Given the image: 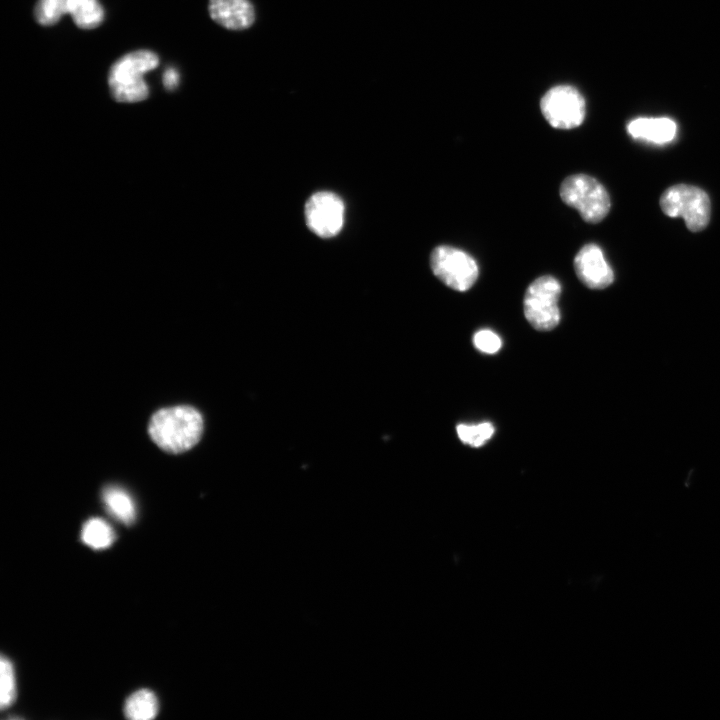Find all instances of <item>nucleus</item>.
Returning <instances> with one entry per match:
<instances>
[{
	"instance_id": "10",
	"label": "nucleus",
	"mask_w": 720,
	"mask_h": 720,
	"mask_svg": "<svg viewBox=\"0 0 720 720\" xmlns=\"http://www.w3.org/2000/svg\"><path fill=\"white\" fill-rule=\"evenodd\" d=\"M211 19L229 30H244L255 21V10L249 0H209Z\"/></svg>"
},
{
	"instance_id": "13",
	"label": "nucleus",
	"mask_w": 720,
	"mask_h": 720,
	"mask_svg": "<svg viewBox=\"0 0 720 720\" xmlns=\"http://www.w3.org/2000/svg\"><path fill=\"white\" fill-rule=\"evenodd\" d=\"M103 501L109 513L118 521L129 525L136 517V507L132 497L120 487L110 486L103 491Z\"/></svg>"
},
{
	"instance_id": "15",
	"label": "nucleus",
	"mask_w": 720,
	"mask_h": 720,
	"mask_svg": "<svg viewBox=\"0 0 720 720\" xmlns=\"http://www.w3.org/2000/svg\"><path fill=\"white\" fill-rule=\"evenodd\" d=\"M81 539L93 549H104L113 543L115 533L105 520L91 518L82 527Z\"/></svg>"
},
{
	"instance_id": "5",
	"label": "nucleus",
	"mask_w": 720,
	"mask_h": 720,
	"mask_svg": "<svg viewBox=\"0 0 720 720\" xmlns=\"http://www.w3.org/2000/svg\"><path fill=\"white\" fill-rule=\"evenodd\" d=\"M561 284L551 275L536 278L527 287L523 310L526 320L536 330L549 331L560 322L558 301L561 295Z\"/></svg>"
},
{
	"instance_id": "16",
	"label": "nucleus",
	"mask_w": 720,
	"mask_h": 720,
	"mask_svg": "<svg viewBox=\"0 0 720 720\" xmlns=\"http://www.w3.org/2000/svg\"><path fill=\"white\" fill-rule=\"evenodd\" d=\"M459 439L472 447L484 445L494 434V426L490 422L476 425L459 424L456 428Z\"/></svg>"
},
{
	"instance_id": "19",
	"label": "nucleus",
	"mask_w": 720,
	"mask_h": 720,
	"mask_svg": "<svg viewBox=\"0 0 720 720\" xmlns=\"http://www.w3.org/2000/svg\"><path fill=\"white\" fill-rule=\"evenodd\" d=\"M473 344L483 353L494 354L500 350L502 341L495 332L489 329H482L474 334Z\"/></svg>"
},
{
	"instance_id": "2",
	"label": "nucleus",
	"mask_w": 720,
	"mask_h": 720,
	"mask_svg": "<svg viewBox=\"0 0 720 720\" xmlns=\"http://www.w3.org/2000/svg\"><path fill=\"white\" fill-rule=\"evenodd\" d=\"M159 65L156 53L146 49L129 52L117 59L108 72L111 96L119 103H136L148 98L144 74Z\"/></svg>"
},
{
	"instance_id": "14",
	"label": "nucleus",
	"mask_w": 720,
	"mask_h": 720,
	"mask_svg": "<svg viewBox=\"0 0 720 720\" xmlns=\"http://www.w3.org/2000/svg\"><path fill=\"white\" fill-rule=\"evenodd\" d=\"M124 713L132 720H150L158 713V700L150 690H138L126 700Z\"/></svg>"
},
{
	"instance_id": "8",
	"label": "nucleus",
	"mask_w": 720,
	"mask_h": 720,
	"mask_svg": "<svg viewBox=\"0 0 720 720\" xmlns=\"http://www.w3.org/2000/svg\"><path fill=\"white\" fill-rule=\"evenodd\" d=\"M344 204L335 193L321 191L313 194L305 205L306 223L322 238L337 235L344 224Z\"/></svg>"
},
{
	"instance_id": "4",
	"label": "nucleus",
	"mask_w": 720,
	"mask_h": 720,
	"mask_svg": "<svg viewBox=\"0 0 720 720\" xmlns=\"http://www.w3.org/2000/svg\"><path fill=\"white\" fill-rule=\"evenodd\" d=\"M661 210L669 217H681L692 232L703 230L710 221L711 203L699 187L677 184L667 188L660 197Z\"/></svg>"
},
{
	"instance_id": "12",
	"label": "nucleus",
	"mask_w": 720,
	"mask_h": 720,
	"mask_svg": "<svg viewBox=\"0 0 720 720\" xmlns=\"http://www.w3.org/2000/svg\"><path fill=\"white\" fill-rule=\"evenodd\" d=\"M64 15L69 13L80 29H94L104 21V9L99 0H64Z\"/></svg>"
},
{
	"instance_id": "11",
	"label": "nucleus",
	"mask_w": 720,
	"mask_h": 720,
	"mask_svg": "<svg viewBox=\"0 0 720 720\" xmlns=\"http://www.w3.org/2000/svg\"><path fill=\"white\" fill-rule=\"evenodd\" d=\"M627 131L633 138L664 144L675 138L677 126L666 117H640L628 123Z\"/></svg>"
},
{
	"instance_id": "20",
	"label": "nucleus",
	"mask_w": 720,
	"mask_h": 720,
	"mask_svg": "<svg viewBox=\"0 0 720 720\" xmlns=\"http://www.w3.org/2000/svg\"><path fill=\"white\" fill-rule=\"evenodd\" d=\"M162 82L164 87L169 91L177 88L179 83V74L177 70L172 67L166 69L162 76Z\"/></svg>"
},
{
	"instance_id": "9",
	"label": "nucleus",
	"mask_w": 720,
	"mask_h": 720,
	"mask_svg": "<svg viewBox=\"0 0 720 720\" xmlns=\"http://www.w3.org/2000/svg\"><path fill=\"white\" fill-rule=\"evenodd\" d=\"M578 279L590 289H604L614 281V273L605 260L602 249L594 244L584 245L574 258Z\"/></svg>"
},
{
	"instance_id": "3",
	"label": "nucleus",
	"mask_w": 720,
	"mask_h": 720,
	"mask_svg": "<svg viewBox=\"0 0 720 720\" xmlns=\"http://www.w3.org/2000/svg\"><path fill=\"white\" fill-rule=\"evenodd\" d=\"M562 201L576 209L588 223H598L608 214L611 202L605 187L592 176L574 174L566 177L560 186Z\"/></svg>"
},
{
	"instance_id": "6",
	"label": "nucleus",
	"mask_w": 720,
	"mask_h": 720,
	"mask_svg": "<svg viewBox=\"0 0 720 720\" xmlns=\"http://www.w3.org/2000/svg\"><path fill=\"white\" fill-rule=\"evenodd\" d=\"M430 267L441 282L458 292L469 290L479 275L475 259L465 251L449 245H439L433 249Z\"/></svg>"
},
{
	"instance_id": "7",
	"label": "nucleus",
	"mask_w": 720,
	"mask_h": 720,
	"mask_svg": "<svg viewBox=\"0 0 720 720\" xmlns=\"http://www.w3.org/2000/svg\"><path fill=\"white\" fill-rule=\"evenodd\" d=\"M540 108L547 122L557 129L576 128L585 118L584 98L571 86L551 88L542 97Z\"/></svg>"
},
{
	"instance_id": "18",
	"label": "nucleus",
	"mask_w": 720,
	"mask_h": 720,
	"mask_svg": "<svg viewBox=\"0 0 720 720\" xmlns=\"http://www.w3.org/2000/svg\"><path fill=\"white\" fill-rule=\"evenodd\" d=\"M0 680V706L5 709L13 703L16 695L14 669L5 656H2L0 661Z\"/></svg>"
},
{
	"instance_id": "1",
	"label": "nucleus",
	"mask_w": 720,
	"mask_h": 720,
	"mask_svg": "<svg viewBox=\"0 0 720 720\" xmlns=\"http://www.w3.org/2000/svg\"><path fill=\"white\" fill-rule=\"evenodd\" d=\"M203 431V418L191 406L163 408L153 414L148 433L153 442L169 453H182L198 443Z\"/></svg>"
},
{
	"instance_id": "17",
	"label": "nucleus",
	"mask_w": 720,
	"mask_h": 720,
	"mask_svg": "<svg viewBox=\"0 0 720 720\" xmlns=\"http://www.w3.org/2000/svg\"><path fill=\"white\" fill-rule=\"evenodd\" d=\"M64 0H37L33 15L35 21L41 26H52L59 22L63 12Z\"/></svg>"
}]
</instances>
